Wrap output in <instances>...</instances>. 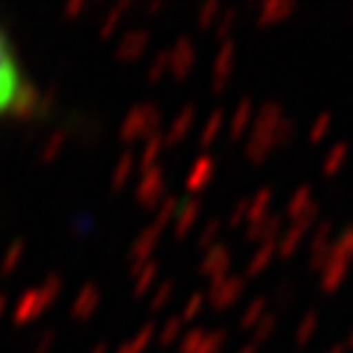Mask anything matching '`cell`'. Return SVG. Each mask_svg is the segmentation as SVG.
I'll return each mask as SVG.
<instances>
[{"mask_svg": "<svg viewBox=\"0 0 353 353\" xmlns=\"http://www.w3.org/2000/svg\"><path fill=\"white\" fill-rule=\"evenodd\" d=\"M32 102L34 94L29 87V79L13 50L11 39L0 26V118L24 113L32 108Z\"/></svg>", "mask_w": 353, "mask_h": 353, "instance_id": "cell-1", "label": "cell"}]
</instances>
